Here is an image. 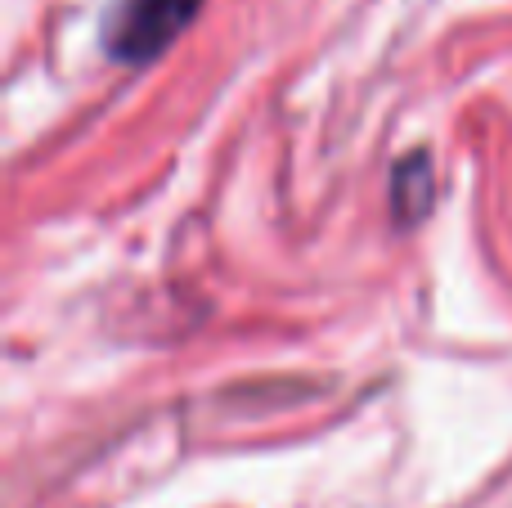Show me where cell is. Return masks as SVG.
<instances>
[{
	"label": "cell",
	"instance_id": "1",
	"mask_svg": "<svg viewBox=\"0 0 512 508\" xmlns=\"http://www.w3.org/2000/svg\"><path fill=\"white\" fill-rule=\"evenodd\" d=\"M198 5L203 0H122L108 23V50L131 63L153 59L194 23Z\"/></svg>",
	"mask_w": 512,
	"mask_h": 508
},
{
	"label": "cell",
	"instance_id": "2",
	"mask_svg": "<svg viewBox=\"0 0 512 508\" xmlns=\"http://www.w3.org/2000/svg\"><path fill=\"white\" fill-rule=\"evenodd\" d=\"M432 176H427V158H409L405 167L396 171V207L405 221H414L418 212L427 207V198H432Z\"/></svg>",
	"mask_w": 512,
	"mask_h": 508
}]
</instances>
